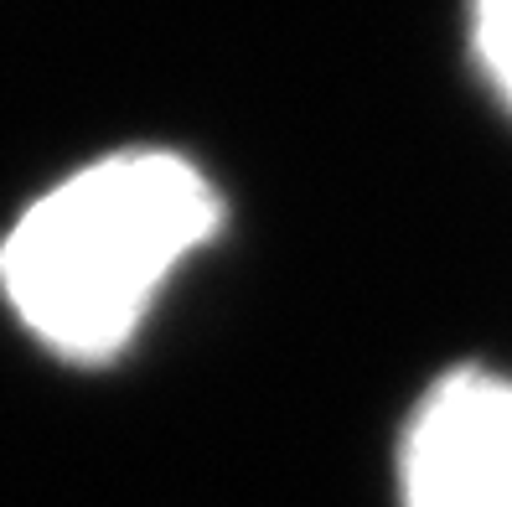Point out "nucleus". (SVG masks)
Returning a JSON list of instances; mask_svg holds the SVG:
<instances>
[{
  "instance_id": "nucleus-1",
  "label": "nucleus",
  "mask_w": 512,
  "mask_h": 507,
  "mask_svg": "<svg viewBox=\"0 0 512 507\" xmlns=\"http://www.w3.org/2000/svg\"><path fill=\"white\" fill-rule=\"evenodd\" d=\"M218 223L223 197L187 156H104L21 213L0 244V285L52 352L99 363Z\"/></svg>"
},
{
  "instance_id": "nucleus-2",
  "label": "nucleus",
  "mask_w": 512,
  "mask_h": 507,
  "mask_svg": "<svg viewBox=\"0 0 512 507\" xmlns=\"http://www.w3.org/2000/svg\"><path fill=\"white\" fill-rule=\"evenodd\" d=\"M404 507H512V378L435 383L404 435Z\"/></svg>"
},
{
  "instance_id": "nucleus-3",
  "label": "nucleus",
  "mask_w": 512,
  "mask_h": 507,
  "mask_svg": "<svg viewBox=\"0 0 512 507\" xmlns=\"http://www.w3.org/2000/svg\"><path fill=\"white\" fill-rule=\"evenodd\" d=\"M471 37L487 83L512 104V0H471Z\"/></svg>"
}]
</instances>
